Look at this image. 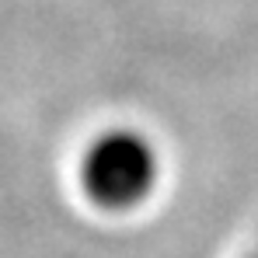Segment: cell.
I'll return each instance as SVG.
<instances>
[{"label": "cell", "instance_id": "6da1fadb", "mask_svg": "<svg viewBox=\"0 0 258 258\" xmlns=\"http://www.w3.org/2000/svg\"><path fill=\"white\" fill-rule=\"evenodd\" d=\"M157 181V154L147 136L133 129H108L87 147L81 161V185L101 210L140 206Z\"/></svg>", "mask_w": 258, "mask_h": 258}]
</instances>
